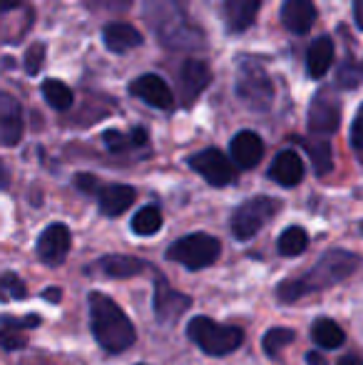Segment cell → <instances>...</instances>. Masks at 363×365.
Instances as JSON below:
<instances>
[{"mask_svg": "<svg viewBox=\"0 0 363 365\" xmlns=\"http://www.w3.org/2000/svg\"><path fill=\"white\" fill-rule=\"evenodd\" d=\"M40 323H43V321H40V316H35V313H30V316H25V318H10V316L0 318V326L23 328V331H28V328H38Z\"/></svg>", "mask_w": 363, "mask_h": 365, "instance_id": "4dcf8cb0", "label": "cell"}, {"mask_svg": "<svg viewBox=\"0 0 363 365\" xmlns=\"http://www.w3.org/2000/svg\"><path fill=\"white\" fill-rule=\"evenodd\" d=\"M294 338H296V333L291 331V328H272V331H267V336H264V341H262L264 353H267L269 358H276L289 343H294Z\"/></svg>", "mask_w": 363, "mask_h": 365, "instance_id": "4316f807", "label": "cell"}, {"mask_svg": "<svg viewBox=\"0 0 363 365\" xmlns=\"http://www.w3.org/2000/svg\"><path fill=\"white\" fill-rule=\"evenodd\" d=\"M162 229V212L150 204V207H142L140 212L132 217V231L137 236H152Z\"/></svg>", "mask_w": 363, "mask_h": 365, "instance_id": "d4e9b609", "label": "cell"}, {"mask_svg": "<svg viewBox=\"0 0 363 365\" xmlns=\"http://www.w3.org/2000/svg\"><path fill=\"white\" fill-rule=\"evenodd\" d=\"M306 152L311 157V164H314V172L319 177H326V174L334 169V154H331V145L326 140H306L304 142Z\"/></svg>", "mask_w": 363, "mask_h": 365, "instance_id": "603a6c76", "label": "cell"}, {"mask_svg": "<svg viewBox=\"0 0 363 365\" xmlns=\"http://www.w3.org/2000/svg\"><path fill=\"white\" fill-rule=\"evenodd\" d=\"M102 40L110 53H130L142 45V33L130 23H110L102 30Z\"/></svg>", "mask_w": 363, "mask_h": 365, "instance_id": "ac0fdd59", "label": "cell"}, {"mask_svg": "<svg viewBox=\"0 0 363 365\" xmlns=\"http://www.w3.org/2000/svg\"><path fill=\"white\" fill-rule=\"evenodd\" d=\"M150 269V264L135 256H102L100 259V271L107 279H132V276H140Z\"/></svg>", "mask_w": 363, "mask_h": 365, "instance_id": "ffe728a7", "label": "cell"}, {"mask_svg": "<svg viewBox=\"0 0 363 365\" xmlns=\"http://www.w3.org/2000/svg\"><path fill=\"white\" fill-rule=\"evenodd\" d=\"M281 23L289 33L306 35L316 23V8L309 0H286L281 5Z\"/></svg>", "mask_w": 363, "mask_h": 365, "instance_id": "9a60e30c", "label": "cell"}, {"mask_svg": "<svg viewBox=\"0 0 363 365\" xmlns=\"http://www.w3.org/2000/svg\"><path fill=\"white\" fill-rule=\"evenodd\" d=\"M90 326L95 341L107 353H122L137 341L132 321L110 296L100 291L90 293Z\"/></svg>", "mask_w": 363, "mask_h": 365, "instance_id": "7a4b0ae2", "label": "cell"}, {"mask_svg": "<svg viewBox=\"0 0 363 365\" xmlns=\"http://www.w3.org/2000/svg\"><path fill=\"white\" fill-rule=\"evenodd\" d=\"M212 82V70L202 60H187L180 70V100L192 105Z\"/></svg>", "mask_w": 363, "mask_h": 365, "instance_id": "7c38bea8", "label": "cell"}, {"mask_svg": "<svg viewBox=\"0 0 363 365\" xmlns=\"http://www.w3.org/2000/svg\"><path fill=\"white\" fill-rule=\"evenodd\" d=\"M102 140H105V145L110 152H122V149H127L132 145L130 140H127L122 132H115V130H107L105 135H102Z\"/></svg>", "mask_w": 363, "mask_h": 365, "instance_id": "1f68e13d", "label": "cell"}, {"mask_svg": "<svg viewBox=\"0 0 363 365\" xmlns=\"http://www.w3.org/2000/svg\"><path fill=\"white\" fill-rule=\"evenodd\" d=\"M237 97L249 110L264 112L272 107L274 85L259 63H242L237 73Z\"/></svg>", "mask_w": 363, "mask_h": 365, "instance_id": "5b68a950", "label": "cell"}, {"mask_svg": "<svg viewBox=\"0 0 363 365\" xmlns=\"http://www.w3.org/2000/svg\"><path fill=\"white\" fill-rule=\"evenodd\" d=\"M309 246V234L301 226H289L284 234L279 236V254L281 256H299Z\"/></svg>", "mask_w": 363, "mask_h": 365, "instance_id": "484cf974", "label": "cell"}, {"mask_svg": "<svg viewBox=\"0 0 363 365\" xmlns=\"http://www.w3.org/2000/svg\"><path fill=\"white\" fill-rule=\"evenodd\" d=\"M130 142H132V147H142V145H147V132H145V130H132Z\"/></svg>", "mask_w": 363, "mask_h": 365, "instance_id": "d590c367", "label": "cell"}, {"mask_svg": "<svg viewBox=\"0 0 363 365\" xmlns=\"http://www.w3.org/2000/svg\"><path fill=\"white\" fill-rule=\"evenodd\" d=\"M219 254H222L219 239H214L209 234H189L170 246L167 259L187 266L189 271H199L212 266L219 259Z\"/></svg>", "mask_w": 363, "mask_h": 365, "instance_id": "277c9868", "label": "cell"}, {"mask_svg": "<svg viewBox=\"0 0 363 365\" xmlns=\"http://www.w3.org/2000/svg\"><path fill=\"white\" fill-rule=\"evenodd\" d=\"M38 259L48 266H60L70 251V229L65 224H50L38 239Z\"/></svg>", "mask_w": 363, "mask_h": 365, "instance_id": "9c48e42d", "label": "cell"}, {"mask_svg": "<svg viewBox=\"0 0 363 365\" xmlns=\"http://www.w3.org/2000/svg\"><path fill=\"white\" fill-rule=\"evenodd\" d=\"M331 65H334V43L324 35V38L311 43L309 53H306V70L314 80H319L329 73Z\"/></svg>", "mask_w": 363, "mask_h": 365, "instance_id": "44dd1931", "label": "cell"}, {"mask_svg": "<svg viewBox=\"0 0 363 365\" xmlns=\"http://www.w3.org/2000/svg\"><path fill=\"white\" fill-rule=\"evenodd\" d=\"M137 192L127 184H110L100 192V212L105 217H120L135 204Z\"/></svg>", "mask_w": 363, "mask_h": 365, "instance_id": "d6986e66", "label": "cell"}, {"mask_svg": "<svg viewBox=\"0 0 363 365\" xmlns=\"http://www.w3.org/2000/svg\"><path fill=\"white\" fill-rule=\"evenodd\" d=\"M269 177L281 187H296L304 179V162H301V157L296 152L284 149V152L276 154V159L272 162Z\"/></svg>", "mask_w": 363, "mask_h": 365, "instance_id": "e0dca14e", "label": "cell"}, {"mask_svg": "<svg viewBox=\"0 0 363 365\" xmlns=\"http://www.w3.org/2000/svg\"><path fill=\"white\" fill-rule=\"evenodd\" d=\"M25 296H28V289H25V281L18 274L8 271V274L0 276V303L23 301Z\"/></svg>", "mask_w": 363, "mask_h": 365, "instance_id": "83f0119b", "label": "cell"}, {"mask_svg": "<svg viewBox=\"0 0 363 365\" xmlns=\"http://www.w3.org/2000/svg\"><path fill=\"white\" fill-rule=\"evenodd\" d=\"M25 73L28 75H38L43 70V63H45V45L43 43H33L25 53Z\"/></svg>", "mask_w": 363, "mask_h": 365, "instance_id": "f546056e", "label": "cell"}, {"mask_svg": "<svg viewBox=\"0 0 363 365\" xmlns=\"http://www.w3.org/2000/svg\"><path fill=\"white\" fill-rule=\"evenodd\" d=\"M279 212V202L272 197H254L247 199L232 217V234L237 241H249L262 231L267 221H272Z\"/></svg>", "mask_w": 363, "mask_h": 365, "instance_id": "8992f818", "label": "cell"}, {"mask_svg": "<svg viewBox=\"0 0 363 365\" xmlns=\"http://www.w3.org/2000/svg\"><path fill=\"white\" fill-rule=\"evenodd\" d=\"M194 172H199L212 187H227L234 182V167L219 149H204L189 159Z\"/></svg>", "mask_w": 363, "mask_h": 365, "instance_id": "ba28073f", "label": "cell"}, {"mask_svg": "<svg viewBox=\"0 0 363 365\" xmlns=\"http://www.w3.org/2000/svg\"><path fill=\"white\" fill-rule=\"evenodd\" d=\"M351 145L363 152V105H361V110L356 112L354 125H351Z\"/></svg>", "mask_w": 363, "mask_h": 365, "instance_id": "d6a6232c", "label": "cell"}, {"mask_svg": "<svg viewBox=\"0 0 363 365\" xmlns=\"http://www.w3.org/2000/svg\"><path fill=\"white\" fill-rule=\"evenodd\" d=\"M43 97L48 100L50 107H55V110H70L75 102L73 90H70L63 80H55V77H50V80L43 82Z\"/></svg>", "mask_w": 363, "mask_h": 365, "instance_id": "cb8c5ba5", "label": "cell"}, {"mask_svg": "<svg viewBox=\"0 0 363 365\" xmlns=\"http://www.w3.org/2000/svg\"><path fill=\"white\" fill-rule=\"evenodd\" d=\"M43 298H45V301H50V303H58L60 298H63V289H58V286H50V289H45Z\"/></svg>", "mask_w": 363, "mask_h": 365, "instance_id": "e575fe53", "label": "cell"}, {"mask_svg": "<svg viewBox=\"0 0 363 365\" xmlns=\"http://www.w3.org/2000/svg\"><path fill=\"white\" fill-rule=\"evenodd\" d=\"M336 365H363V363H361V358H359V356H344Z\"/></svg>", "mask_w": 363, "mask_h": 365, "instance_id": "ab89813d", "label": "cell"}, {"mask_svg": "<svg viewBox=\"0 0 363 365\" xmlns=\"http://www.w3.org/2000/svg\"><path fill=\"white\" fill-rule=\"evenodd\" d=\"M130 92L157 110H172L175 107V92L170 90L160 75H142L130 85Z\"/></svg>", "mask_w": 363, "mask_h": 365, "instance_id": "8fae6325", "label": "cell"}, {"mask_svg": "<svg viewBox=\"0 0 363 365\" xmlns=\"http://www.w3.org/2000/svg\"><path fill=\"white\" fill-rule=\"evenodd\" d=\"M306 363H309V365H326V358L321 356V353L311 351L309 356H306Z\"/></svg>", "mask_w": 363, "mask_h": 365, "instance_id": "74e56055", "label": "cell"}, {"mask_svg": "<svg viewBox=\"0 0 363 365\" xmlns=\"http://www.w3.org/2000/svg\"><path fill=\"white\" fill-rule=\"evenodd\" d=\"M20 5V0H0V13H8V10H15Z\"/></svg>", "mask_w": 363, "mask_h": 365, "instance_id": "f35d334b", "label": "cell"}, {"mask_svg": "<svg viewBox=\"0 0 363 365\" xmlns=\"http://www.w3.org/2000/svg\"><path fill=\"white\" fill-rule=\"evenodd\" d=\"M354 18H356V25L363 30V0H354Z\"/></svg>", "mask_w": 363, "mask_h": 365, "instance_id": "8d00e7d4", "label": "cell"}, {"mask_svg": "<svg viewBox=\"0 0 363 365\" xmlns=\"http://www.w3.org/2000/svg\"><path fill=\"white\" fill-rule=\"evenodd\" d=\"M361 229H363V224H361Z\"/></svg>", "mask_w": 363, "mask_h": 365, "instance_id": "60d3db41", "label": "cell"}, {"mask_svg": "<svg viewBox=\"0 0 363 365\" xmlns=\"http://www.w3.org/2000/svg\"><path fill=\"white\" fill-rule=\"evenodd\" d=\"M311 338H314L316 346L324 348V351H336V348L344 346L346 333L341 331L339 323L331 321V318H319V321L314 323V328H311Z\"/></svg>", "mask_w": 363, "mask_h": 365, "instance_id": "7402d4cb", "label": "cell"}, {"mask_svg": "<svg viewBox=\"0 0 363 365\" xmlns=\"http://www.w3.org/2000/svg\"><path fill=\"white\" fill-rule=\"evenodd\" d=\"M28 346V336H25L23 328H13V326H0V348L8 353L13 351H23Z\"/></svg>", "mask_w": 363, "mask_h": 365, "instance_id": "f1b7e54d", "label": "cell"}, {"mask_svg": "<svg viewBox=\"0 0 363 365\" xmlns=\"http://www.w3.org/2000/svg\"><path fill=\"white\" fill-rule=\"evenodd\" d=\"M75 187H78L83 194H97V189H100V179L92 177V174H78V177H75Z\"/></svg>", "mask_w": 363, "mask_h": 365, "instance_id": "836d02e7", "label": "cell"}, {"mask_svg": "<svg viewBox=\"0 0 363 365\" xmlns=\"http://www.w3.org/2000/svg\"><path fill=\"white\" fill-rule=\"evenodd\" d=\"M23 137V112L20 102L8 92H0V142L8 147L18 145Z\"/></svg>", "mask_w": 363, "mask_h": 365, "instance_id": "4fadbf2b", "label": "cell"}, {"mask_svg": "<svg viewBox=\"0 0 363 365\" xmlns=\"http://www.w3.org/2000/svg\"><path fill=\"white\" fill-rule=\"evenodd\" d=\"M262 0H224L222 15L229 33H244L254 25Z\"/></svg>", "mask_w": 363, "mask_h": 365, "instance_id": "5bb4252c", "label": "cell"}, {"mask_svg": "<svg viewBox=\"0 0 363 365\" xmlns=\"http://www.w3.org/2000/svg\"><path fill=\"white\" fill-rule=\"evenodd\" d=\"M341 125V107L334 97L329 95H316L309 107V130L314 135L329 137L339 130Z\"/></svg>", "mask_w": 363, "mask_h": 365, "instance_id": "30bf717a", "label": "cell"}, {"mask_svg": "<svg viewBox=\"0 0 363 365\" xmlns=\"http://www.w3.org/2000/svg\"><path fill=\"white\" fill-rule=\"evenodd\" d=\"M189 306H192V298H189L187 293L172 289V286L167 284L165 276L157 274V279H155V316H157V321H160L162 326H172V323L180 321V316Z\"/></svg>", "mask_w": 363, "mask_h": 365, "instance_id": "52a82bcc", "label": "cell"}, {"mask_svg": "<svg viewBox=\"0 0 363 365\" xmlns=\"http://www.w3.org/2000/svg\"><path fill=\"white\" fill-rule=\"evenodd\" d=\"M359 266H361V259L354 251L331 249L316 261L314 269H311L304 279H291V281L279 284L276 296L284 303H294V301H299L301 296H306V293L324 291V289H329V286L341 284V281L349 279Z\"/></svg>", "mask_w": 363, "mask_h": 365, "instance_id": "6da1fadb", "label": "cell"}, {"mask_svg": "<svg viewBox=\"0 0 363 365\" xmlns=\"http://www.w3.org/2000/svg\"><path fill=\"white\" fill-rule=\"evenodd\" d=\"M187 336L207 356H229L244 343V331L239 326H224L207 316L192 318L187 326Z\"/></svg>", "mask_w": 363, "mask_h": 365, "instance_id": "3957f363", "label": "cell"}, {"mask_svg": "<svg viewBox=\"0 0 363 365\" xmlns=\"http://www.w3.org/2000/svg\"><path fill=\"white\" fill-rule=\"evenodd\" d=\"M264 157V142L257 132H239L232 140V159L237 162V167L242 169H252L262 162Z\"/></svg>", "mask_w": 363, "mask_h": 365, "instance_id": "2e32d148", "label": "cell"}]
</instances>
